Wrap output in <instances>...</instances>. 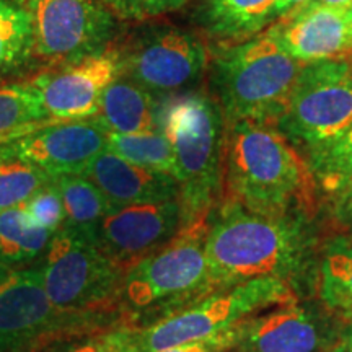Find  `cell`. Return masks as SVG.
Listing matches in <instances>:
<instances>
[{"label":"cell","instance_id":"6da1fadb","mask_svg":"<svg viewBox=\"0 0 352 352\" xmlns=\"http://www.w3.org/2000/svg\"><path fill=\"white\" fill-rule=\"evenodd\" d=\"M223 189L226 202L256 214L311 217L315 212L314 171L274 124H227Z\"/></svg>","mask_w":352,"mask_h":352},{"label":"cell","instance_id":"7a4b0ae2","mask_svg":"<svg viewBox=\"0 0 352 352\" xmlns=\"http://www.w3.org/2000/svg\"><path fill=\"white\" fill-rule=\"evenodd\" d=\"M307 219L256 214L226 202L206 235V258L214 289L223 290L261 277L287 283L298 276L314 246Z\"/></svg>","mask_w":352,"mask_h":352},{"label":"cell","instance_id":"3957f363","mask_svg":"<svg viewBox=\"0 0 352 352\" xmlns=\"http://www.w3.org/2000/svg\"><path fill=\"white\" fill-rule=\"evenodd\" d=\"M303 65L283 50L271 30L261 36L226 44L210 59L212 98L227 124H277Z\"/></svg>","mask_w":352,"mask_h":352},{"label":"cell","instance_id":"277c9868","mask_svg":"<svg viewBox=\"0 0 352 352\" xmlns=\"http://www.w3.org/2000/svg\"><path fill=\"white\" fill-rule=\"evenodd\" d=\"M164 134L175 155L182 230L208 222L223 186L226 118L222 109L209 95L183 96L166 109Z\"/></svg>","mask_w":352,"mask_h":352},{"label":"cell","instance_id":"5b68a950","mask_svg":"<svg viewBox=\"0 0 352 352\" xmlns=\"http://www.w3.org/2000/svg\"><path fill=\"white\" fill-rule=\"evenodd\" d=\"M296 300L289 284L261 277L223 289L148 328H129L103 340L109 352H158L214 338L270 307Z\"/></svg>","mask_w":352,"mask_h":352},{"label":"cell","instance_id":"8992f818","mask_svg":"<svg viewBox=\"0 0 352 352\" xmlns=\"http://www.w3.org/2000/svg\"><path fill=\"white\" fill-rule=\"evenodd\" d=\"M276 126L307 162L328 151L352 126V65L346 59L303 65Z\"/></svg>","mask_w":352,"mask_h":352},{"label":"cell","instance_id":"52a82bcc","mask_svg":"<svg viewBox=\"0 0 352 352\" xmlns=\"http://www.w3.org/2000/svg\"><path fill=\"white\" fill-rule=\"evenodd\" d=\"M209 223L179 230L164 250L135 264L122 279L126 300L135 308L182 303L215 292L206 258Z\"/></svg>","mask_w":352,"mask_h":352},{"label":"cell","instance_id":"ba28073f","mask_svg":"<svg viewBox=\"0 0 352 352\" xmlns=\"http://www.w3.org/2000/svg\"><path fill=\"white\" fill-rule=\"evenodd\" d=\"M32 19L34 59L67 65L111 46L114 13L103 0H25Z\"/></svg>","mask_w":352,"mask_h":352},{"label":"cell","instance_id":"9c48e42d","mask_svg":"<svg viewBox=\"0 0 352 352\" xmlns=\"http://www.w3.org/2000/svg\"><path fill=\"white\" fill-rule=\"evenodd\" d=\"M41 267L47 296L64 314L103 305L121 287L126 274L95 240L65 227L52 235Z\"/></svg>","mask_w":352,"mask_h":352},{"label":"cell","instance_id":"30bf717a","mask_svg":"<svg viewBox=\"0 0 352 352\" xmlns=\"http://www.w3.org/2000/svg\"><path fill=\"white\" fill-rule=\"evenodd\" d=\"M121 51L122 76L152 95L178 94L192 88L209 64L204 41L196 33L176 26L144 30Z\"/></svg>","mask_w":352,"mask_h":352},{"label":"cell","instance_id":"8fae6325","mask_svg":"<svg viewBox=\"0 0 352 352\" xmlns=\"http://www.w3.org/2000/svg\"><path fill=\"white\" fill-rule=\"evenodd\" d=\"M124 74L121 47L109 46L98 54L32 78L50 124L96 118L104 90Z\"/></svg>","mask_w":352,"mask_h":352},{"label":"cell","instance_id":"7c38bea8","mask_svg":"<svg viewBox=\"0 0 352 352\" xmlns=\"http://www.w3.org/2000/svg\"><path fill=\"white\" fill-rule=\"evenodd\" d=\"M107 142L108 131L98 116L54 122L0 144V162H26L50 173L52 178L83 175L91 162L107 151Z\"/></svg>","mask_w":352,"mask_h":352},{"label":"cell","instance_id":"4fadbf2b","mask_svg":"<svg viewBox=\"0 0 352 352\" xmlns=\"http://www.w3.org/2000/svg\"><path fill=\"white\" fill-rule=\"evenodd\" d=\"M183 226L178 199L142 202L109 210L95 243L122 272L170 245Z\"/></svg>","mask_w":352,"mask_h":352},{"label":"cell","instance_id":"5bb4252c","mask_svg":"<svg viewBox=\"0 0 352 352\" xmlns=\"http://www.w3.org/2000/svg\"><path fill=\"white\" fill-rule=\"evenodd\" d=\"M340 336L327 311L292 300L241 321L235 347L239 352H327Z\"/></svg>","mask_w":352,"mask_h":352},{"label":"cell","instance_id":"9a60e30c","mask_svg":"<svg viewBox=\"0 0 352 352\" xmlns=\"http://www.w3.org/2000/svg\"><path fill=\"white\" fill-rule=\"evenodd\" d=\"M60 314L44 287L41 266L13 272L0 284V352L43 340L59 324Z\"/></svg>","mask_w":352,"mask_h":352},{"label":"cell","instance_id":"2e32d148","mask_svg":"<svg viewBox=\"0 0 352 352\" xmlns=\"http://www.w3.org/2000/svg\"><path fill=\"white\" fill-rule=\"evenodd\" d=\"M270 30L283 50L303 64L352 56V6L310 8Z\"/></svg>","mask_w":352,"mask_h":352},{"label":"cell","instance_id":"e0dca14e","mask_svg":"<svg viewBox=\"0 0 352 352\" xmlns=\"http://www.w3.org/2000/svg\"><path fill=\"white\" fill-rule=\"evenodd\" d=\"M83 175L100 189L109 210L179 196V184L171 175L134 165L109 151L101 152Z\"/></svg>","mask_w":352,"mask_h":352},{"label":"cell","instance_id":"ac0fdd59","mask_svg":"<svg viewBox=\"0 0 352 352\" xmlns=\"http://www.w3.org/2000/svg\"><path fill=\"white\" fill-rule=\"evenodd\" d=\"M277 0H199L195 19L210 38L236 44L256 36L274 19Z\"/></svg>","mask_w":352,"mask_h":352},{"label":"cell","instance_id":"d6986e66","mask_svg":"<svg viewBox=\"0 0 352 352\" xmlns=\"http://www.w3.org/2000/svg\"><path fill=\"white\" fill-rule=\"evenodd\" d=\"M98 116L107 131L116 134L160 131L153 95L124 76L104 90Z\"/></svg>","mask_w":352,"mask_h":352},{"label":"cell","instance_id":"ffe728a7","mask_svg":"<svg viewBox=\"0 0 352 352\" xmlns=\"http://www.w3.org/2000/svg\"><path fill=\"white\" fill-rule=\"evenodd\" d=\"M54 183L64 202V227L95 240L101 222L109 212L100 189L85 175H60L56 176Z\"/></svg>","mask_w":352,"mask_h":352},{"label":"cell","instance_id":"44dd1931","mask_svg":"<svg viewBox=\"0 0 352 352\" xmlns=\"http://www.w3.org/2000/svg\"><path fill=\"white\" fill-rule=\"evenodd\" d=\"M32 59L33 30L25 0H0V77L19 72Z\"/></svg>","mask_w":352,"mask_h":352},{"label":"cell","instance_id":"7402d4cb","mask_svg":"<svg viewBox=\"0 0 352 352\" xmlns=\"http://www.w3.org/2000/svg\"><path fill=\"white\" fill-rule=\"evenodd\" d=\"M54 233L39 227L21 208L0 210V261L26 263L39 256Z\"/></svg>","mask_w":352,"mask_h":352},{"label":"cell","instance_id":"603a6c76","mask_svg":"<svg viewBox=\"0 0 352 352\" xmlns=\"http://www.w3.org/2000/svg\"><path fill=\"white\" fill-rule=\"evenodd\" d=\"M320 298L333 314L352 321V241L328 246L320 266Z\"/></svg>","mask_w":352,"mask_h":352},{"label":"cell","instance_id":"cb8c5ba5","mask_svg":"<svg viewBox=\"0 0 352 352\" xmlns=\"http://www.w3.org/2000/svg\"><path fill=\"white\" fill-rule=\"evenodd\" d=\"M50 124L32 80L0 85V144Z\"/></svg>","mask_w":352,"mask_h":352},{"label":"cell","instance_id":"d4e9b609","mask_svg":"<svg viewBox=\"0 0 352 352\" xmlns=\"http://www.w3.org/2000/svg\"><path fill=\"white\" fill-rule=\"evenodd\" d=\"M107 151L116 153L131 164L144 168L162 171L176 179L173 148L164 131L140 132V134H116L108 132Z\"/></svg>","mask_w":352,"mask_h":352},{"label":"cell","instance_id":"484cf974","mask_svg":"<svg viewBox=\"0 0 352 352\" xmlns=\"http://www.w3.org/2000/svg\"><path fill=\"white\" fill-rule=\"evenodd\" d=\"M52 176L21 160L0 162V210L21 208L39 189L52 182Z\"/></svg>","mask_w":352,"mask_h":352},{"label":"cell","instance_id":"4316f807","mask_svg":"<svg viewBox=\"0 0 352 352\" xmlns=\"http://www.w3.org/2000/svg\"><path fill=\"white\" fill-rule=\"evenodd\" d=\"M316 182L328 192H340L352 182V126L328 151L308 162Z\"/></svg>","mask_w":352,"mask_h":352},{"label":"cell","instance_id":"83f0119b","mask_svg":"<svg viewBox=\"0 0 352 352\" xmlns=\"http://www.w3.org/2000/svg\"><path fill=\"white\" fill-rule=\"evenodd\" d=\"M23 209L39 227L52 233L60 230L65 223L64 202L54 179L39 189L36 195L23 206Z\"/></svg>","mask_w":352,"mask_h":352},{"label":"cell","instance_id":"f1b7e54d","mask_svg":"<svg viewBox=\"0 0 352 352\" xmlns=\"http://www.w3.org/2000/svg\"><path fill=\"white\" fill-rule=\"evenodd\" d=\"M189 0H103L114 15L124 20H148L178 10Z\"/></svg>","mask_w":352,"mask_h":352},{"label":"cell","instance_id":"f546056e","mask_svg":"<svg viewBox=\"0 0 352 352\" xmlns=\"http://www.w3.org/2000/svg\"><path fill=\"white\" fill-rule=\"evenodd\" d=\"M239 324H235V327H232L230 329H227V331L220 333L214 338L188 342V344L176 346V347H171V349L158 351V352H223L230 349V347H235L236 328H239Z\"/></svg>","mask_w":352,"mask_h":352},{"label":"cell","instance_id":"4dcf8cb0","mask_svg":"<svg viewBox=\"0 0 352 352\" xmlns=\"http://www.w3.org/2000/svg\"><path fill=\"white\" fill-rule=\"evenodd\" d=\"M333 220L338 228L352 233V182L336 192L333 204Z\"/></svg>","mask_w":352,"mask_h":352},{"label":"cell","instance_id":"1f68e13d","mask_svg":"<svg viewBox=\"0 0 352 352\" xmlns=\"http://www.w3.org/2000/svg\"><path fill=\"white\" fill-rule=\"evenodd\" d=\"M344 6H352V0H305L300 7H297L296 10L290 12L289 15H294V13H298V12L310 10V8H316V7H344ZM289 15H285V16H289Z\"/></svg>","mask_w":352,"mask_h":352},{"label":"cell","instance_id":"d6a6232c","mask_svg":"<svg viewBox=\"0 0 352 352\" xmlns=\"http://www.w3.org/2000/svg\"><path fill=\"white\" fill-rule=\"evenodd\" d=\"M303 2H305V0H277L274 7V19H284V16L289 15L290 12H294L297 7H300Z\"/></svg>","mask_w":352,"mask_h":352},{"label":"cell","instance_id":"836d02e7","mask_svg":"<svg viewBox=\"0 0 352 352\" xmlns=\"http://www.w3.org/2000/svg\"><path fill=\"white\" fill-rule=\"evenodd\" d=\"M331 352H352V328L341 333L340 340L334 344Z\"/></svg>","mask_w":352,"mask_h":352},{"label":"cell","instance_id":"e575fe53","mask_svg":"<svg viewBox=\"0 0 352 352\" xmlns=\"http://www.w3.org/2000/svg\"><path fill=\"white\" fill-rule=\"evenodd\" d=\"M65 352H109L104 346V342H88V344H82L69 349Z\"/></svg>","mask_w":352,"mask_h":352},{"label":"cell","instance_id":"d590c367","mask_svg":"<svg viewBox=\"0 0 352 352\" xmlns=\"http://www.w3.org/2000/svg\"><path fill=\"white\" fill-rule=\"evenodd\" d=\"M12 274H13V271H12L10 264L0 261V284L6 283V280H7L8 277H10Z\"/></svg>","mask_w":352,"mask_h":352}]
</instances>
